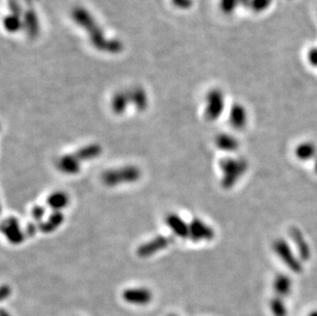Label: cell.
<instances>
[{"mask_svg": "<svg viewBox=\"0 0 317 316\" xmlns=\"http://www.w3.org/2000/svg\"><path fill=\"white\" fill-rule=\"evenodd\" d=\"M141 174H142V172L137 166L128 165L118 169H110L105 171L101 179L105 186L117 187L139 181Z\"/></svg>", "mask_w": 317, "mask_h": 316, "instance_id": "1", "label": "cell"}, {"mask_svg": "<svg viewBox=\"0 0 317 316\" xmlns=\"http://www.w3.org/2000/svg\"><path fill=\"white\" fill-rule=\"evenodd\" d=\"M173 242V238L168 235H157L142 243L137 249V255L140 258H149L161 251L168 249Z\"/></svg>", "mask_w": 317, "mask_h": 316, "instance_id": "2", "label": "cell"}, {"mask_svg": "<svg viewBox=\"0 0 317 316\" xmlns=\"http://www.w3.org/2000/svg\"><path fill=\"white\" fill-rule=\"evenodd\" d=\"M1 231L11 244H20L27 237L25 229L22 228L20 221L15 217H8L2 222Z\"/></svg>", "mask_w": 317, "mask_h": 316, "instance_id": "3", "label": "cell"}, {"mask_svg": "<svg viewBox=\"0 0 317 316\" xmlns=\"http://www.w3.org/2000/svg\"><path fill=\"white\" fill-rule=\"evenodd\" d=\"M122 300L132 305L144 306L149 304L152 299H153V294L152 291L143 287H128L122 291Z\"/></svg>", "mask_w": 317, "mask_h": 316, "instance_id": "4", "label": "cell"}, {"mask_svg": "<svg viewBox=\"0 0 317 316\" xmlns=\"http://www.w3.org/2000/svg\"><path fill=\"white\" fill-rule=\"evenodd\" d=\"M164 223L175 237L186 239L189 237V222L177 213H170L164 218Z\"/></svg>", "mask_w": 317, "mask_h": 316, "instance_id": "5", "label": "cell"}, {"mask_svg": "<svg viewBox=\"0 0 317 316\" xmlns=\"http://www.w3.org/2000/svg\"><path fill=\"white\" fill-rule=\"evenodd\" d=\"M213 235V230L202 220L196 218L189 222V237L188 239L193 242H202L209 240Z\"/></svg>", "mask_w": 317, "mask_h": 316, "instance_id": "6", "label": "cell"}, {"mask_svg": "<svg viewBox=\"0 0 317 316\" xmlns=\"http://www.w3.org/2000/svg\"><path fill=\"white\" fill-rule=\"evenodd\" d=\"M81 161L75 153H67L60 156L57 160V169L64 174L74 175L81 171Z\"/></svg>", "mask_w": 317, "mask_h": 316, "instance_id": "7", "label": "cell"}, {"mask_svg": "<svg viewBox=\"0 0 317 316\" xmlns=\"http://www.w3.org/2000/svg\"><path fill=\"white\" fill-rule=\"evenodd\" d=\"M65 222V216L62 210H53L43 222L38 224V228L42 233H53L60 228Z\"/></svg>", "mask_w": 317, "mask_h": 316, "instance_id": "8", "label": "cell"}, {"mask_svg": "<svg viewBox=\"0 0 317 316\" xmlns=\"http://www.w3.org/2000/svg\"><path fill=\"white\" fill-rule=\"evenodd\" d=\"M224 106V100L223 96L219 91H211L207 97V107H206V117L209 119H216L218 115L223 110Z\"/></svg>", "mask_w": 317, "mask_h": 316, "instance_id": "9", "label": "cell"}, {"mask_svg": "<svg viewBox=\"0 0 317 316\" xmlns=\"http://www.w3.org/2000/svg\"><path fill=\"white\" fill-rule=\"evenodd\" d=\"M103 152L102 146L97 143L87 144L84 147H80L77 149L74 153L80 159V161L84 163L86 161H90L98 158Z\"/></svg>", "mask_w": 317, "mask_h": 316, "instance_id": "10", "label": "cell"}, {"mask_svg": "<svg viewBox=\"0 0 317 316\" xmlns=\"http://www.w3.org/2000/svg\"><path fill=\"white\" fill-rule=\"evenodd\" d=\"M70 203V197L64 191H54L46 198V205L52 210H62Z\"/></svg>", "mask_w": 317, "mask_h": 316, "instance_id": "11", "label": "cell"}, {"mask_svg": "<svg viewBox=\"0 0 317 316\" xmlns=\"http://www.w3.org/2000/svg\"><path fill=\"white\" fill-rule=\"evenodd\" d=\"M127 107V100L123 95H117L112 101V109L116 114H122Z\"/></svg>", "mask_w": 317, "mask_h": 316, "instance_id": "12", "label": "cell"}, {"mask_svg": "<svg viewBox=\"0 0 317 316\" xmlns=\"http://www.w3.org/2000/svg\"><path fill=\"white\" fill-rule=\"evenodd\" d=\"M46 216V208L43 205H34L31 208V218L33 222L36 224H40L41 222L45 220Z\"/></svg>", "mask_w": 317, "mask_h": 316, "instance_id": "13", "label": "cell"}, {"mask_svg": "<svg viewBox=\"0 0 317 316\" xmlns=\"http://www.w3.org/2000/svg\"><path fill=\"white\" fill-rule=\"evenodd\" d=\"M273 0H252L250 6L255 13H262V11L269 8L272 4Z\"/></svg>", "mask_w": 317, "mask_h": 316, "instance_id": "14", "label": "cell"}, {"mask_svg": "<svg viewBox=\"0 0 317 316\" xmlns=\"http://www.w3.org/2000/svg\"><path fill=\"white\" fill-rule=\"evenodd\" d=\"M243 116H244V111L240 106L234 107L232 111V122L235 125H239L243 120Z\"/></svg>", "mask_w": 317, "mask_h": 316, "instance_id": "15", "label": "cell"}, {"mask_svg": "<svg viewBox=\"0 0 317 316\" xmlns=\"http://www.w3.org/2000/svg\"><path fill=\"white\" fill-rule=\"evenodd\" d=\"M222 7L223 10L225 11V13H232L233 9L235 8L236 4L239 2V0H222Z\"/></svg>", "mask_w": 317, "mask_h": 316, "instance_id": "16", "label": "cell"}, {"mask_svg": "<svg viewBox=\"0 0 317 316\" xmlns=\"http://www.w3.org/2000/svg\"><path fill=\"white\" fill-rule=\"evenodd\" d=\"M217 144L221 149H231L233 146L231 138H228L226 136H220L217 140Z\"/></svg>", "mask_w": 317, "mask_h": 316, "instance_id": "17", "label": "cell"}, {"mask_svg": "<svg viewBox=\"0 0 317 316\" xmlns=\"http://www.w3.org/2000/svg\"><path fill=\"white\" fill-rule=\"evenodd\" d=\"M308 60L313 66H317V49H313L308 54Z\"/></svg>", "mask_w": 317, "mask_h": 316, "instance_id": "18", "label": "cell"}, {"mask_svg": "<svg viewBox=\"0 0 317 316\" xmlns=\"http://www.w3.org/2000/svg\"><path fill=\"white\" fill-rule=\"evenodd\" d=\"M10 295V288L6 286H3L1 287V299L5 300L7 298V296Z\"/></svg>", "mask_w": 317, "mask_h": 316, "instance_id": "19", "label": "cell"}, {"mask_svg": "<svg viewBox=\"0 0 317 316\" xmlns=\"http://www.w3.org/2000/svg\"><path fill=\"white\" fill-rule=\"evenodd\" d=\"M239 2L240 3H242V4H251V2H252V0H239Z\"/></svg>", "mask_w": 317, "mask_h": 316, "instance_id": "20", "label": "cell"}, {"mask_svg": "<svg viewBox=\"0 0 317 316\" xmlns=\"http://www.w3.org/2000/svg\"><path fill=\"white\" fill-rule=\"evenodd\" d=\"M1 316H10V315H9V313H7L4 309H2V310H1Z\"/></svg>", "mask_w": 317, "mask_h": 316, "instance_id": "21", "label": "cell"}, {"mask_svg": "<svg viewBox=\"0 0 317 316\" xmlns=\"http://www.w3.org/2000/svg\"><path fill=\"white\" fill-rule=\"evenodd\" d=\"M308 316H317V311H313L308 314Z\"/></svg>", "mask_w": 317, "mask_h": 316, "instance_id": "22", "label": "cell"}, {"mask_svg": "<svg viewBox=\"0 0 317 316\" xmlns=\"http://www.w3.org/2000/svg\"><path fill=\"white\" fill-rule=\"evenodd\" d=\"M169 316H178V315H175V314H171V315H169Z\"/></svg>", "mask_w": 317, "mask_h": 316, "instance_id": "23", "label": "cell"}]
</instances>
